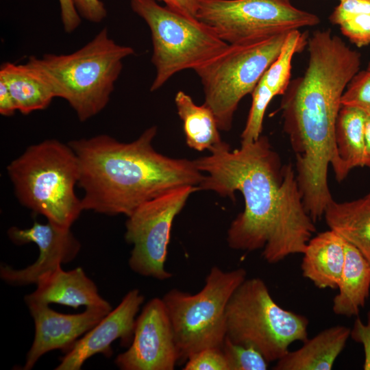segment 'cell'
Masks as SVG:
<instances>
[{"mask_svg":"<svg viewBox=\"0 0 370 370\" xmlns=\"http://www.w3.org/2000/svg\"><path fill=\"white\" fill-rule=\"evenodd\" d=\"M210 154L194 160L204 174L199 190H211L234 199L239 191L244 210L231 223L228 246L236 250L262 249L268 263L279 262L290 255L303 254L316 232L308 214L293 164H282L269 138L231 149L222 141Z\"/></svg>","mask_w":370,"mask_h":370,"instance_id":"1","label":"cell"},{"mask_svg":"<svg viewBox=\"0 0 370 370\" xmlns=\"http://www.w3.org/2000/svg\"><path fill=\"white\" fill-rule=\"evenodd\" d=\"M308 47L306 70L291 80L280 110L283 130L295 153L305 208L319 219L333 200L328 173L336 161V123L341 97L359 71L361 56L330 29L314 32Z\"/></svg>","mask_w":370,"mask_h":370,"instance_id":"2","label":"cell"},{"mask_svg":"<svg viewBox=\"0 0 370 370\" xmlns=\"http://www.w3.org/2000/svg\"><path fill=\"white\" fill-rule=\"evenodd\" d=\"M156 125L135 140L107 134L68 143L79 165L84 210L130 216L144 203L183 186H198L204 174L194 160L166 156L153 147Z\"/></svg>","mask_w":370,"mask_h":370,"instance_id":"3","label":"cell"},{"mask_svg":"<svg viewBox=\"0 0 370 370\" xmlns=\"http://www.w3.org/2000/svg\"><path fill=\"white\" fill-rule=\"evenodd\" d=\"M133 48L112 40L107 28L69 54L30 56L26 63L51 87L55 97L68 102L80 121L102 111L109 102L124 59Z\"/></svg>","mask_w":370,"mask_h":370,"instance_id":"4","label":"cell"},{"mask_svg":"<svg viewBox=\"0 0 370 370\" xmlns=\"http://www.w3.org/2000/svg\"><path fill=\"white\" fill-rule=\"evenodd\" d=\"M6 169L23 206L58 227L71 229L84 209L75 190L79 162L69 144L47 139L31 145Z\"/></svg>","mask_w":370,"mask_h":370,"instance_id":"5","label":"cell"},{"mask_svg":"<svg viewBox=\"0 0 370 370\" xmlns=\"http://www.w3.org/2000/svg\"><path fill=\"white\" fill-rule=\"evenodd\" d=\"M308 324L305 316L279 306L258 278H246L226 308V336L255 347L269 363L285 356L293 343L308 339Z\"/></svg>","mask_w":370,"mask_h":370,"instance_id":"6","label":"cell"},{"mask_svg":"<svg viewBox=\"0 0 370 370\" xmlns=\"http://www.w3.org/2000/svg\"><path fill=\"white\" fill-rule=\"evenodd\" d=\"M246 277L243 268L225 271L214 266L203 288L196 294L172 288L162 297L173 327L179 361H186L204 349L221 348L226 337L227 306Z\"/></svg>","mask_w":370,"mask_h":370,"instance_id":"7","label":"cell"},{"mask_svg":"<svg viewBox=\"0 0 370 370\" xmlns=\"http://www.w3.org/2000/svg\"><path fill=\"white\" fill-rule=\"evenodd\" d=\"M130 5L150 29L151 62L156 69L152 92L177 73L194 70L214 58L229 45L199 19L162 6L156 0H130Z\"/></svg>","mask_w":370,"mask_h":370,"instance_id":"8","label":"cell"},{"mask_svg":"<svg viewBox=\"0 0 370 370\" xmlns=\"http://www.w3.org/2000/svg\"><path fill=\"white\" fill-rule=\"evenodd\" d=\"M288 33L229 44L219 56L193 70L203 86L204 104L214 113L219 130H231L240 101L252 93Z\"/></svg>","mask_w":370,"mask_h":370,"instance_id":"9","label":"cell"},{"mask_svg":"<svg viewBox=\"0 0 370 370\" xmlns=\"http://www.w3.org/2000/svg\"><path fill=\"white\" fill-rule=\"evenodd\" d=\"M197 18L228 44L288 33L320 23L291 0H199Z\"/></svg>","mask_w":370,"mask_h":370,"instance_id":"10","label":"cell"},{"mask_svg":"<svg viewBox=\"0 0 370 370\" xmlns=\"http://www.w3.org/2000/svg\"><path fill=\"white\" fill-rule=\"evenodd\" d=\"M197 190L196 186L177 188L144 203L127 217L125 238L133 245L128 264L134 272L158 280L171 278L165 262L172 224Z\"/></svg>","mask_w":370,"mask_h":370,"instance_id":"11","label":"cell"},{"mask_svg":"<svg viewBox=\"0 0 370 370\" xmlns=\"http://www.w3.org/2000/svg\"><path fill=\"white\" fill-rule=\"evenodd\" d=\"M114 363L121 370H173L179 353L162 298L150 299L136 317L133 339Z\"/></svg>","mask_w":370,"mask_h":370,"instance_id":"12","label":"cell"},{"mask_svg":"<svg viewBox=\"0 0 370 370\" xmlns=\"http://www.w3.org/2000/svg\"><path fill=\"white\" fill-rule=\"evenodd\" d=\"M8 236L16 245L34 243L39 250L37 260L23 269H13L5 263L1 264V280L14 286L36 284L43 273L74 260L81 249L80 242L71 229L49 221L41 223L35 221L32 227L25 229L11 227L8 230Z\"/></svg>","mask_w":370,"mask_h":370,"instance_id":"13","label":"cell"},{"mask_svg":"<svg viewBox=\"0 0 370 370\" xmlns=\"http://www.w3.org/2000/svg\"><path fill=\"white\" fill-rule=\"evenodd\" d=\"M144 301L138 289L127 293L119 304L79 338L61 358L56 370H79L95 354L106 357L112 354L111 345L120 339L122 346H129L133 339L136 315Z\"/></svg>","mask_w":370,"mask_h":370,"instance_id":"14","label":"cell"},{"mask_svg":"<svg viewBox=\"0 0 370 370\" xmlns=\"http://www.w3.org/2000/svg\"><path fill=\"white\" fill-rule=\"evenodd\" d=\"M34 323V338L23 369L30 370L45 354L56 349L68 352L79 339L110 310L87 307L81 313L64 314L48 304H27Z\"/></svg>","mask_w":370,"mask_h":370,"instance_id":"15","label":"cell"},{"mask_svg":"<svg viewBox=\"0 0 370 370\" xmlns=\"http://www.w3.org/2000/svg\"><path fill=\"white\" fill-rule=\"evenodd\" d=\"M36 284V290L24 297L26 304H59L75 309L82 306L112 309L99 295L95 282L79 267L66 271L58 266L41 275Z\"/></svg>","mask_w":370,"mask_h":370,"instance_id":"16","label":"cell"},{"mask_svg":"<svg viewBox=\"0 0 370 370\" xmlns=\"http://www.w3.org/2000/svg\"><path fill=\"white\" fill-rule=\"evenodd\" d=\"M301 263L302 275L319 288H337L345 260V241L335 231L312 236Z\"/></svg>","mask_w":370,"mask_h":370,"instance_id":"17","label":"cell"},{"mask_svg":"<svg viewBox=\"0 0 370 370\" xmlns=\"http://www.w3.org/2000/svg\"><path fill=\"white\" fill-rule=\"evenodd\" d=\"M351 329L344 325L326 328L303 345L288 351L276 362L275 370H330L350 337Z\"/></svg>","mask_w":370,"mask_h":370,"instance_id":"18","label":"cell"},{"mask_svg":"<svg viewBox=\"0 0 370 370\" xmlns=\"http://www.w3.org/2000/svg\"><path fill=\"white\" fill-rule=\"evenodd\" d=\"M366 119L358 109L341 108L335 127L336 161L332 166L338 182L345 180L353 169L364 166Z\"/></svg>","mask_w":370,"mask_h":370,"instance_id":"19","label":"cell"},{"mask_svg":"<svg viewBox=\"0 0 370 370\" xmlns=\"http://www.w3.org/2000/svg\"><path fill=\"white\" fill-rule=\"evenodd\" d=\"M333 299L334 314L351 317L364 308L370 291V263L352 245L345 241V260Z\"/></svg>","mask_w":370,"mask_h":370,"instance_id":"20","label":"cell"},{"mask_svg":"<svg viewBox=\"0 0 370 370\" xmlns=\"http://www.w3.org/2000/svg\"><path fill=\"white\" fill-rule=\"evenodd\" d=\"M324 217L329 229L355 247L370 263V195L343 202L333 199Z\"/></svg>","mask_w":370,"mask_h":370,"instance_id":"21","label":"cell"},{"mask_svg":"<svg viewBox=\"0 0 370 370\" xmlns=\"http://www.w3.org/2000/svg\"><path fill=\"white\" fill-rule=\"evenodd\" d=\"M0 77L5 81L17 111L23 114L44 110L56 98L46 81L26 62L3 63Z\"/></svg>","mask_w":370,"mask_h":370,"instance_id":"22","label":"cell"},{"mask_svg":"<svg viewBox=\"0 0 370 370\" xmlns=\"http://www.w3.org/2000/svg\"><path fill=\"white\" fill-rule=\"evenodd\" d=\"M175 103L190 148L198 151L210 150L223 141L215 116L208 106L197 105L182 90L175 95Z\"/></svg>","mask_w":370,"mask_h":370,"instance_id":"23","label":"cell"},{"mask_svg":"<svg viewBox=\"0 0 370 370\" xmlns=\"http://www.w3.org/2000/svg\"><path fill=\"white\" fill-rule=\"evenodd\" d=\"M307 36L297 30L290 32L275 60L262 75L260 81L274 95H283L290 82L292 60L297 53L301 52L307 45Z\"/></svg>","mask_w":370,"mask_h":370,"instance_id":"24","label":"cell"},{"mask_svg":"<svg viewBox=\"0 0 370 370\" xmlns=\"http://www.w3.org/2000/svg\"><path fill=\"white\" fill-rule=\"evenodd\" d=\"M221 349L229 370H266L269 362L255 347L236 343L225 337Z\"/></svg>","mask_w":370,"mask_h":370,"instance_id":"25","label":"cell"},{"mask_svg":"<svg viewBox=\"0 0 370 370\" xmlns=\"http://www.w3.org/2000/svg\"><path fill=\"white\" fill-rule=\"evenodd\" d=\"M341 33L358 47L370 45V10H358L337 19Z\"/></svg>","mask_w":370,"mask_h":370,"instance_id":"26","label":"cell"},{"mask_svg":"<svg viewBox=\"0 0 370 370\" xmlns=\"http://www.w3.org/2000/svg\"><path fill=\"white\" fill-rule=\"evenodd\" d=\"M341 106L358 109L370 116L369 71H358L354 76L341 97Z\"/></svg>","mask_w":370,"mask_h":370,"instance_id":"27","label":"cell"},{"mask_svg":"<svg viewBox=\"0 0 370 370\" xmlns=\"http://www.w3.org/2000/svg\"><path fill=\"white\" fill-rule=\"evenodd\" d=\"M184 370H229L225 356L221 348L202 349L186 360Z\"/></svg>","mask_w":370,"mask_h":370,"instance_id":"28","label":"cell"},{"mask_svg":"<svg viewBox=\"0 0 370 370\" xmlns=\"http://www.w3.org/2000/svg\"><path fill=\"white\" fill-rule=\"evenodd\" d=\"M350 336L354 341L363 345L365 352L363 369L370 370V310L367 313L366 323H363L358 317L355 319L351 329Z\"/></svg>","mask_w":370,"mask_h":370,"instance_id":"29","label":"cell"},{"mask_svg":"<svg viewBox=\"0 0 370 370\" xmlns=\"http://www.w3.org/2000/svg\"><path fill=\"white\" fill-rule=\"evenodd\" d=\"M79 14L92 23H100L107 16L106 9L100 0H72Z\"/></svg>","mask_w":370,"mask_h":370,"instance_id":"30","label":"cell"},{"mask_svg":"<svg viewBox=\"0 0 370 370\" xmlns=\"http://www.w3.org/2000/svg\"><path fill=\"white\" fill-rule=\"evenodd\" d=\"M60 5L61 20L64 30L67 33L74 32L80 25V15L72 0H58Z\"/></svg>","mask_w":370,"mask_h":370,"instance_id":"31","label":"cell"},{"mask_svg":"<svg viewBox=\"0 0 370 370\" xmlns=\"http://www.w3.org/2000/svg\"><path fill=\"white\" fill-rule=\"evenodd\" d=\"M164 3L167 8L190 18H196L199 0H156Z\"/></svg>","mask_w":370,"mask_h":370,"instance_id":"32","label":"cell"},{"mask_svg":"<svg viewBox=\"0 0 370 370\" xmlns=\"http://www.w3.org/2000/svg\"><path fill=\"white\" fill-rule=\"evenodd\" d=\"M17 111L10 89L2 77H0V114L10 116Z\"/></svg>","mask_w":370,"mask_h":370,"instance_id":"33","label":"cell"},{"mask_svg":"<svg viewBox=\"0 0 370 370\" xmlns=\"http://www.w3.org/2000/svg\"><path fill=\"white\" fill-rule=\"evenodd\" d=\"M365 150L364 166L370 169V116H367L365 128Z\"/></svg>","mask_w":370,"mask_h":370,"instance_id":"34","label":"cell"},{"mask_svg":"<svg viewBox=\"0 0 370 370\" xmlns=\"http://www.w3.org/2000/svg\"><path fill=\"white\" fill-rule=\"evenodd\" d=\"M367 70L368 71H369V72H370V61H369V64H368V66H367Z\"/></svg>","mask_w":370,"mask_h":370,"instance_id":"35","label":"cell"},{"mask_svg":"<svg viewBox=\"0 0 370 370\" xmlns=\"http://www.w3.org/2000/svg\"><path fill=\"white\" fill-rule=\"evenodd\" d=\"M368 195H370V191H369V192L368 193Z\"/></svg>","mask_w":370,"mask_h":370,"instance_id":"36","label":"cell"},{"mask_svg":"<svg viewBox=\"0 0 370 370\" xmlns=\"http://www.w3.org/2000/svg\"><path fill=\"white\" fill-rule=\"evenodd\" d=\"M339 1H341V0H339Z\"/></svg>","mask_w":370,"mask_h":370,"instance_id":"37","label":"cell"}]
</instances>
